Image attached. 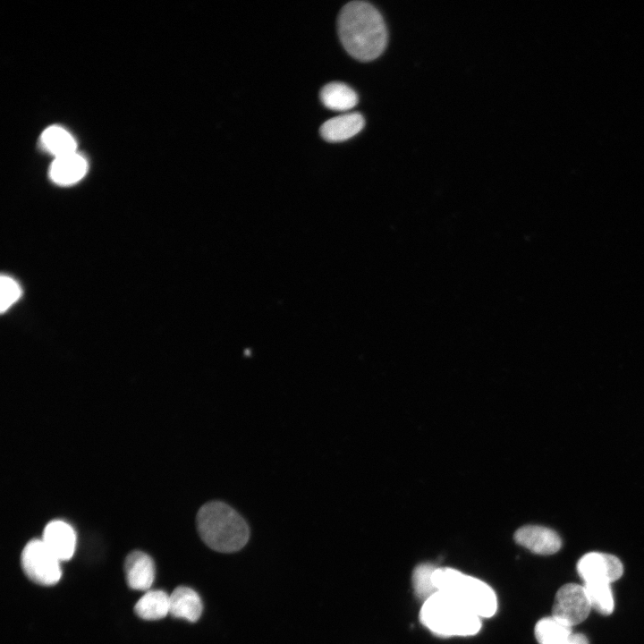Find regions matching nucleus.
<instances>
[{
	"instance_id": "nucleus-15",
	"label": "nucleus",
	"mask_w": 644,
	"mask_h": 644,
	"mask_svg": "<svg viewBox=\"0 0 644 644\" xmlns=\"http://www.w3.org/2000/svg\"><path fill=\"white\" fill-rule=\"evenodd\" d=\"M320 99L326 107L335 111H347L358 103L356 92L342 82L325 85L320 91Z\"/></svg>"
},
{
	"instance_id": "nucleus-16",
	"label": "nucleus",
	"mask_w": 644,
	"mask_h": 644,
	"mask_svg": "<svg viewBox=\"0 0 644 644\" xmlns=\"http://www.w3.org/2000/svg\"><path fill=\"white\" fill-rule=\"evenodd\" d=\"M43 147L55 157L76 152V141L64 128L50 126L41 135Z\"/></svg>"
},
{
	"instance_id": "nucleus-11",
	"label": "nucleus",
	"mask_w": 644,
	"mask_h": 644,
	"mask_svg": "<svg viewBox=\"0 0 644 644\" xmlns=\"http://www.w3.org/2000/svg\"><path fill=\"white\" fill-rule=\"evenodd\" d=\"M364 124L360 114L348 113L326 121L320 127V134L328 142H340L358 134Z\"/></svg>"
},
{
	"instance_id": "nucleus-19",
	"label": "nucleus",
	"mask_w": 644,
	"mask_h": 644,
	"mask_svg": "<svg viewBox=\"0 0 644 644\" xmlns=\"http://www.w3.org/2000/svg\"><path fill=\"white\" fill-rule=\"evenodd\" d=\"M436 566L424 563L417 565L412 572L411 581L414 593L423 602L436 592L432 582V573Z\"/></svg>"
},
{
	"instance_id": "nucleus-18",
	"label": "nucleus",
	"mask_w": 644,
	"mask_h": 644,
	"mask_svg": "<svg viewBox=\"0 0 644 644\" xmlns=\"http://www.w3.org/2000/svg\"><path fill=\"white\" fill-rule=\"evenodd\" d=\"M591 608L608 615L614 610V597L609 583L587 582L583 585Z\"/></svg>"
},
{
	"instance_id": "nucleus-10",
	"label": "nucleus",
	"mask_w": 644,
	"mask_h": 644,
	"mask_svg": "<svg viewBox=\"0 0 644 644\" xmlns=\"http://www.w3.org/2000/svg\"><path fill=\"white\" fill-rule=\"evenodd\" d=\"M124 572L127 584L131 589L148 590L155 579V564L148 555L136 550L127 555Z\"/></svg>"
},
{
	"instance_id": "nucleus-6",
	"label": "nucleus",
	"mask_w": 644,
	"mask_h": 644,
	"mask_svg": "<svg viewBox=\"0 0 644 644\" xmlns=\"http://www.w3.org/2000/svg\"><path fill=\"white\" fill-rule=\"evenodd\" d=\"M591 609L584 587L568 583L562 586L555 594L552 616L572 628L586 620Z\"/></svg>"
},
{
	"instance_id": "nucleus-17",
	"label": "nucleus",
	"mask_w": 644,
	"mask_h": 644,
	"mask_svg": "<svg viewBox=\"0 0 644 644\" xmlns=\"http://www.w3.org/2000/svg\"><path fill=\"white\" fill-rule=\"evenodd\" d=\"M534 631L539 644H562L572 633L571 627L561 623L552 615L540 619Z\"/></svg>"
},
{
	"instance_id": "nucleus-4",
	"label": "nucleus",
	"mask_w": 644,
	"mask_h": 644,
	"mask_svg": "<svg viewBox=\"0 0 644 644\" xmlns=\"http://www.w3.org/2000/svg\"><path fill=\"white\" fill-rule=\"evenodd\" d=\"M431 579L436 591L451 596L479 617L496 614V595L483 580L450 567H436Z\"/></svg>"
},
{
	"instance_id": "nucleus-13",
	"label": "nucleus",
	"mask_w": 644,
	"mask_h": 644,
	"mask_svg": "<svg viewBox=\"0 0 644 644\" xmlns=\"http://www.w3.org/2000/svg\"><path fill=\"white\" fill-rule=\"evenodd\" d=\"M88 169L87 161L77 152L55 157L49 174L53 182L60 185H70L79 182Z\"/></svg>"
},
{
	"instance_id": "nucleus-14",
	"label": "nucleus",
	"mask_w": 644,
	"mask_h": 644,
	"mask_svg": "<svg viewBox=\"0 0 644 644\" xmlns=\"http://www.w3.org/2000/svg\"><path fill=\"white\" fill-rule=\"evenodd\" d=\"M136 614L144 620H158L170 612V595L159 589L148 590L134 606Z\"/></svg>"
},
{
	"instance_id": "nucleus-9",
	"label": "nucleus",
	"mask_w": 644,
	"mask_h": 644,
	"mask_svg": "<svg viewBox=\"0 0 644 644\" xmlns=\"http://www.w3.org/2000/svg\"><path fill=\"white\" fill-rule=\"evenodd\" d=\"M42 540L60 561H67L74 554L76 533L64 521H49L44 529Z\"/></svg>"
},
{
	"instance_id": "nucleus-8",
	"label": "nucleus",
	"mask_w": 644,
	"mask_h": 644,
	"mask_svg": "<svg viewBox=\"0 0 644 644\" xmlns=\"http://www.w3.org/2000/svg\"><path fill=\"white\" fill-rule=\"evenodd\" d=\"M514 540L530 551L542 555H553L562 546L561 538L555 530L538 525L519 528L514 533Z\"/></svg>"
},
{
	"instance_id": "nucleus-12",
	"label": "nucleus",
	"mask_w": 644,
	"mask_h": 644,
	"mask_svg": "<svg viewBox=\"0 0 644 644\" xmlns=\"http://www.w3.org/2000/svg\"><path fill=\"white\" fill-rule=\"evenodd\" d=\"M203 605L199 595L191 588L177 587L170 595V612L175 618L197 622L201 616Z\"/></svg>"
},
{
	"instance_id": "nucleus-21",
	"label": "nucleus",
	"mask_w": 644,
	"mask_h": 644,
	"mask_svg": "<svg viewBox=\"0 0 644 644\" xmlns=\"http://www.w3.org/2000/svg\"><path fill=\"white\" fill-rule=\"evenodd\" d=\"M562 644H589V640L585 635L572 632Z\"/></svg>"
},
{
	"instance_id": "nucleus-7",
	"label": "nucleus",
	"mask_w": 644,
	"mask_h": 644,
	"mask_svg": "<svg viewBox=\"0 0 644 644\" xmlns=\"http://www.w3.org/2000/svg\"><path fill=\"white\" fill-rule=\"evenodd\" d=\"M580 577L587 582L611 584L621 578L623 566L621 561L610 554L590 552L580 558L577 564Z\"/></svg>"
},
{
	"instance_id": "nucleus-20",
	"label": "nucleus",
	"mask_w": 644,
	"mask_h": 644,
	"mask_svg": "<svg viewBox=\"0 0 644 644\" xmlns=\"http://www.w3.org/2000/svg\"><path fill=\"white\" fill-rule=\"evenodd\" d=\"M0 285V309L4 313L20 299L21 289L18 283L8 275L1 276Z\"/></svg>"
},
{
	"instance_id": "nucleus-1",
	"label": "nucleus",
	"mask_w": 644,
	"mask_h": 644,
	"mask_svg": "<svg viewBox=\"0 0 644 644\" xmlns=\"http://www.w3.org/2000/svg\"><path fill=\"white\" fill-rule=\"evenodd\" d=\"M338 34L353 58L368 62L378 57L387 44L384 19L376 7L364 1L345 4L338 16Z\"/></svg>"
},
{
	"instance_id": "nucleus-3",
	"label": "nucleus",
	"mask_w": 644,
	"mask_h": 644,
	"mask_svg": "<svg viewBox=\"0 0 644 644\" xmlns=\"http://www.w3.org/2000/svg\"><path fill=\"white\" fill-rule=\"evenodd\" d=\"M419 621L431 632L441 637L472 636L481 629V617L440 591L423 602Z\"/></svg>"
},
{
	"instance_id": "nucleus-2",
	"label": "nucleus",
	"mask_w": 644,
	"mask_h": 644,
	"mask_svg": "<svg viewBox=\"0 0 644 644\" xmlns=\"http://www.w3.org/2000/svg\"><path fill=\"white\" fill-rule=\"evenodd\" d=\"M196 526L202 541L220 553L237 552L250 538V528L244 518L223 501L204 504L198 511Z\"/></svg>"
},
{
	"instance_id": "nucleus-5",
	"label": "nucleus",
	"mask_w": 644,
	"mask_h": 644,
	"mask_svg": "<svg viewBox=\"0 0 644 644\" xmlns=\"http://www.w3.org/2000/svg\"><path fill=\"white\" fill-rule=\"evenodd\" d=\"M21 567L27 577L37 584H56L61 576L60 560L42 539H31L24 547L21 556Z\"/></svg>"
}]
</instances>
